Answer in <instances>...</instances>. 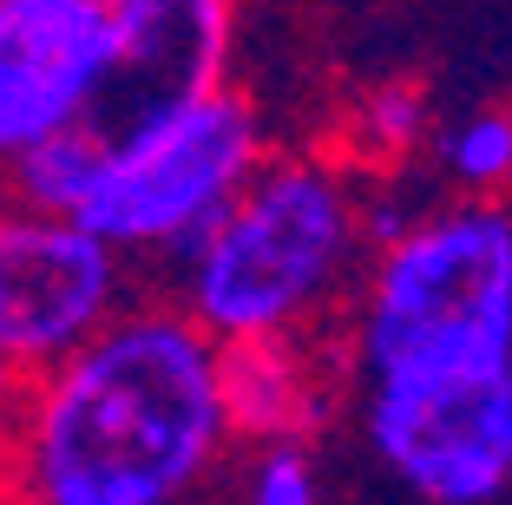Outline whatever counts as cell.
Segmentation results:
<instances>
[{"label": "cell", "instance_id": "obj_1", "mask_svg": "<svg viewBox=\"0 0 512 505\" xmlns=\"http://www.w3.org/2000/svg\"><path fill=\"white\" fill-rule=\"evenodd\" d=\"M230 446L217 342L178 302L132 296L73 355L27 374L0 453L20 505H191Z\"/></svg>", "mask_w": 512, "mask_h": 505}, {"label": "cell", "instance_id": "obj_2", "mask_svg": "<svg viewBox=\"0 0 512 505\" xmlns=\"http://www.w3.org/2000/svg\"><path fill=\"white\" fill-rule=\"evenodd\" d=\"M368 263L362 184L335 158H263L224 217L171 263L178 309L211 342L309 335Z\"/></svg>", "mask_w": 512, "mask_h": 505}, {"label": "cell", "instance_id": "obj_3", "mask_svg": "<svg viewBox=\"0 0 512 505\" xmlns=\"http://www.w3.org/2000/svg\"><path fill=\"white\" fill-rule=\"evenodd\" d=\"M512 361V197H447L355 276V368L434 374Z\"/></svg>", "mask_w": 512, "mask_h": 505}, {"label": "cell", "instance_id": "obj_4", "mask_svg": "<svg viewBox=\"0 0 512 505\" xmlns=\"http://www.w3.org/2000/svg\"><path fill=\"white\" fill-rule=\"evenodd\" d=\"M99 171L79 197L73 223L99 237L119 263H178L224 204L270 158L263 112L237 86L99 125Z\"/></svg>", "mask_w": 512, "mask_h": 505}, {"label": "cell", "instance_id": "obj_5", "mask_svg": "<svg viewBox=\"0 0 512 505\" xmlns=\"http://www.w3.org/2000/svg\"><path fill=\"white\" fill-rule=\"evenodd\" d=\"M362 440L421 505L512 499V361L434 374H368Z\"/></svg>", "mask_w": 512, "mask_h": 505}, {"label": "cell", "instance_id": "obj_6", "mask_svg": "<svg viewBox=\"0 0 512 505\" xmlns=\"http://www.w3.org/2000/svg\"><path fill=\"white\" fill-rule=\"evenodd\" d=\"M125 302H132V263H119L73 217H46L0 197V361L7 368H53Z\"/></svg>", "mask_w": 512, "mask_h": 505}, {"label": "cell", "instance_id": "obj_7", "mask_svg": "<svg viewBox=\"0 0 512 505\" xmlns=\"http://www.w3.org/2000/svg\"><path fill=\"white\" fill-rule=\"evenodd\" d=\"M106 79V0H0V171L40 138L99 119Z\"/></svg>", "mask_w": 512, "mask_h": 505}, {"label": "cell", "instance_id": "obj_8", "mask_svg": "<svg viewBox=\"0 0 512 505\" xmlns=\"http://www.w3.org/2000/svg\"><path fill=\"white\" fill-rule=\"evenodd\" d=\"M112 79L92 125H125L138 112L230 86L243 40V0H106Z\"/></svg>", "mask_w": 512, "mask_h": 505}, {"label": "cell", "instance_id": "obj_9", "mask_svg": "<svg viewBox=\"0 0 512 505\" xmlns=\"http://www.w3.org/2000/svg\"><path fill=\"white\" fill-rule=\"evenodd\" d=\"M217 394H224L230 440L250 446H309L329 414V381L309 335L276 342H217Z\"/></svg>", "mask_w": 512, "mask_h": 505}, {"label": "cell", "instance_id": "obj_10", "mask_svg": "<svg viewBox=\"0 0 512 505\" xmlns=\"http://www.w3.org/2000/svg\"><path fill=\"white\" fill-rule=\"evenodd\" d=\"M99 145H106L99 125H73V132L40 138V145H27L0 171V197H14L27 210H46V217H73L92 171H99Z\"/></svg>", "mask_w": 512, "mask_h": 505}, {"label": "cell", "instance_id": "obj_11", "mask_svg": "<svg viewBox=\"0 0 512 505\" xmlns=\"http://www.w3.org/2000/svg\"><path fill=\"white\" fill-rule=\"evenodd\" d=\"M434 158L460 197H512V105L460 112L447 132H434Z\"/></svg>", "mask_w": 512, "mask_h": 505}, {"label": "cell", "instance_id": "obj_12", "mask_svg": "<svg viewBox=\"0 0 512 505\" xmlns=\"http://www.w3.org/2000/svg\"><path fill=\"white\" fill-rule=\"evenodd\" d=\"M348 138L362 151L368 164H407L414 151L434 145V105H427L421 86H375L362 105H355V119H348Z\"/></svg>", "mask_w": 512, "mask_h": 505}, {"label": "cell", "instance_id": "obj_13", "mask_svg": "<svg viewBox=\"0 0 512 505\" xmlns=\"http://www.w3.org/2000/svg\"><path fill=\"white\" fill-rule=\"evenodd\" d=\"M243 505H322V473L316 453L296 440L256 446L250 473H243Z\"/></svg>", "mask_w": 512, "mask_h": 505}, {"label": "cell", "instance_id": "obj_14", "mask_svg": "<svg viewBox=\"0 0 512 505\" xmlns=\"http://www.w3.org/2000/svg\"><path fill=\"white\" fill-rule=\"evenodd\" d=\"M20 394H27V374H20V368H7V361H0V446H7V433H14Z\"/></svg>", "mask_w": 512, "mask_h": 505}, {"label": "cell", "instance_id": "obj_15", "mask_svg": "<svg viewBox=\"0 0 512 505\" xmlns=\"http://www.w3.org/2000/svg\"><path fill=\"white\" fill-rule=\"evenodd\" d=\"M0 505H20V492H14V473H7V453H0Z\"/></svg>", "mask_w": 512, "mask_h": 505}]
</instances>
